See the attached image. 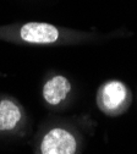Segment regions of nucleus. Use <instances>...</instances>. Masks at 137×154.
Instances as JSON below:
<instances>
[{"instance_id": "f03ea898", "label": "nucleus", "mask_w": 137, "mask_h": 154, "mask_svg": "<svg viewBox=\"0 0 137 154\" xmlns=\"http://www.w3.org/2000/svg\"><path fill=\"white\" fill-rule=\"evenodd\" d=\"M20 34L25 42L39 44L54 43L59 37V32L54 26L42 22L26 23L20 31Z\"/></svg>"}, {"instance_id": "20e7f679", "label": "nucleus", "mask_w": 137, "mask_h": 154, "mask_svg": "<svg viewBox=\"0 0 137 154\" xmlns=\"http://www.w3.org/2000/svg\"><path fill=\"white\" fill-rule=\"evenodd\" d=\"M126 94V87L121 82H108L101 91V103L105 109H116L125 102Z\"/></svg>"}, {"instance_id": "f257e3e1", "label": "nucleus", "mask_w": 137, "mask_h": 154, "mask_svg": "<svg viewBox=\"0 0 137 154\" xmlns=\"http://www.w3.org/2000/svg\"><path fill=\"white\" fill-rule=\"evenodd\" d=\"M76 140L64 128H53L49 131L41 144L42 154H75Z\"/></svg>"}, {"instance_id": "39448f33", "label": "nucleus", "mask_w": 137, "mask_h": 154, "mask_svg": "<svg viewBox=\"0 0 137 154\" xmlns=\"http://www.w3.org/2000/svg\"><path fill=\"white\" fill-rule=\"evenodd\" d=\"M21 119V111L11 100L0 102V130L6 131L14 128Z\"/></svg>"}, {"instance_id": "7ed1b4c3", "label": "nucleus", "mask_w": 137, "mask_h": 154, "mask_svg": "<svg viewBox=\"0 0 137 154\" xmlns=\"http://www.w3.org/2000/svg\"><path fill=\"white\" fill-rule=\"evenodd\" d=\"M70 89L71 85L69 80H66L63 76H56L44 85L43 95L49 104L56 105L66 98V95L70 93Z\"/></svg>"}]
</instances>
